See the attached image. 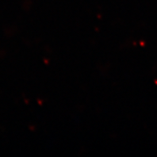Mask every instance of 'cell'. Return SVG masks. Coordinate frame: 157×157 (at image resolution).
<instances>
[]
</instances>
